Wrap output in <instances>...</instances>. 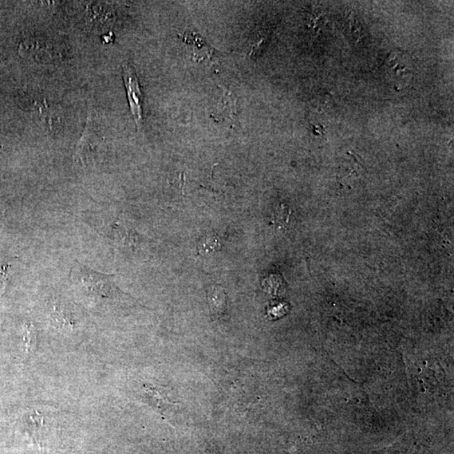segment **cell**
I'll return each instance as SVG.
<instances>
[{"label":"cell","instance_id":"obj_1","mask_svg":"<svg viewBox=\"0 0 454 454\" xmlns=\"http://www.w3.org/2000/svg\"><path fill=\"white\" fill-rule=\"evenodd\" d=\"M103 138L98 132L97 126L94 124L92 116L88 118L86 128L75 152V164L82 166H89L96 160L103 145Z\"/></svg>","mask_w":454,"mask_h":454},{"label":"cell","instance_id":"obj_2","mask_svg":"<svg viewBox=\"0 0 454 454\" xmlns=\"http://www.w3.org/2000/svg\"><path fill=\"white\" fill-rule=\"evenodd\" d=\"M122 74H123V80L128 92L130 109L135 121L138 131H141L142 128V96L140 88L139 81L135 70L131 65L124 64L122 66Z\"/></svg>","mask_w":454,"mask_h":454},{"label":"cell","instance_id":"obj_3","mask_svg":"<svg viewBox=\"0 0 454 454\" xmlns=\"http://www.w3.org/2000/svg\"><path fill=\"white\" fill-rule=\"evenodd\" d=\"M182 40L187 46L193 60L202 62L212 57L214 50L205 42L202 37L195 33H186L180 35Z\"/></svg>","mask_w":454,"mask_h":454},{"label":"cell","instance_id":"obj_4","mask_svg":"<svg viewBox=\"0 0 454 454\" xmlns=\"http://www.w3.org/2000/svg\"><path fill=\"white\" fill-rule=\"evenodd\" d=\"M388 66L397 81H410L413 75L412 59L402 53H394L390 56Z\"/></svg>","mask_w":454,"mask_h":454},{"label":"cell","instance_id":"obj_5","mask_svg":"<svg viewBox=\"0 0 454 454\" xmlns=\"http://www.w3.org/2000/svg\"><path fill=\"white\" fill-rule=\"evenodd\" d=\"M23 335L26 352H31L35 349V344H37L35 329L31 324L25 326Z\"/></svg>","mask_w":454,"mask_h":454},{"label":"cell","instance_id":"obj_6","mask_svg":"<svg viewBox=\"0 0 454 454\" xmlns=\"http://www.w3.org/2000/svg\"><path fill=\"white\" fill-rule=\"evenodd\" d=\"M219 247L218 241L214 238H207V239L201 241L199 246L200 252L204 254H211L212 252L216 251Z\"/></svg>","mask_w":454,"mask_h":454}]
</instances>
